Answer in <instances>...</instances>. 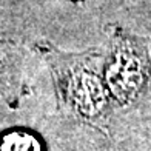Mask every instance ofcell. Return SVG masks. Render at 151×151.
Returning a JSON list of instances; mask_svg holds the SVG:
<instances>
[{"mask_svg":"<svg viewBox=\"0 0 151 151\" xmlns=\"http://www.w3.org/2000/svg\"><path fill=\"white\" fill-rule=\"evenodd\" d=\"M0 68H2V62H0ZM2 77H3V74H2V71H0V88H3V82H5Z\"/></svg>","mask_w":151,"mask_h":151,"instance_id":"277c9868","label":"cell"},{"mask_svg":"<svg viewBox=\"0 0 151 151\" xmlns=\"http://www.w3.org/2000/svg\"><path fill=\"white\" fill-rule=\"evenodd\" d=\"M104 79L117 106L137 100L151 80V56L147 45L131 34L114 28L104 57Z\"/></svg>","mask_w":151,"mask_h":151,"instance_id":"7a4b0ae2","label":"cell"},{"mask_svg":"<svg viewBox=\"0 0 151 151\" xmlns=\"http://www.w3.org/2000/svg\"><path fill=\"white\" fill-rule=\"evenodd\" d=\"M51 66L57 100L68 117L105 131L114 102L104 79V56L99 52L45 51Z\"/></svg>","mask_w":151,"mask_h":151,"instance_id":"6da1fadb","label":"cell"},{"mask_svg":"<svg viewBox=\"0 0 151 151\" xmlns=\"http://www.w3.org/2000/svg\"><path fill=\"white\" fill-rule=\"evenodd\" d=\"M0 151H45V147L31 129L12 128L0 134Z\"/></svg>","mask_w":151,"mask_h":151,"instance_id":"3957f363","label":"cell"}]
</instances>
